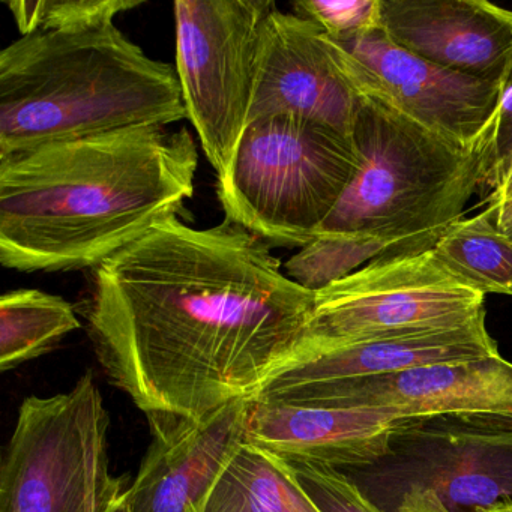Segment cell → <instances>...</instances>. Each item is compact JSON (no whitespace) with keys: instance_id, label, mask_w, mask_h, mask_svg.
Returning a JSON list of instances; mask_svg holds the SVG:
<instances>
[{"instance_id":"obj_16","label":"cell","mask_w":512,"mask_h":512,"mask_svg":"<svg viewBox=\"0 0 512 512\" xmlns=\"http://www.w3.org/2000/svg\"><path fill=\"white\" fill-rule=\"evenodd\" d=\"M193 512H320L277 455L245 442Z\"/></svg>"},{"instance_id":"obj_26","label":"cell","mask_w":512,"mask_h":512,"mask_svg":"<svg viewBox=\"0 0 512 512\" xmlns=\"http://www.w3.org/2000/svg\"><path fill=\"white\" fill-rule=\"evenodd\" d=\"M506 200H512V166L508 173H506L503 181L500 182L499 187L491 193L490 205L506 202Z\"/></svg>"},{"instance_id":"obj_12","label":"cell","mask_w":512,"mask_h":512,"mask_svg":"<svg viewBox=\"0 0 512 512\" xmlns=\"http://www.w3.org/2000/svg\"><path fill=\"white\" fill-rule=\"evenodd\" d=\"M251 401L200 419L148 413L152 442L127 490L131 512H193L244 445Z\"/></svg>"},{"instance_id":"obj_4","label":"cell","mask_w":512,"mask_h":512,"mask_svg":"<svg viewBox=\"0 0 512 512\" xmlns=\"http://www.w3.org/2000/svg\"><path fill=\"white\" fill-rule=\"evenodd\" d=\"M344 74L359 94L352 133L359 166L316 238L376 239L391 245L389 256L430 251L484 187L491 134L473 146L449 142Z\"/></svg>"},{"instance_id":"obj_22","label":"cell","mask_w":512,"mask_h":512,"mask_svg":"<svg viewBox=\"0 0 512 512\" xmlns=\"http://www.w3.org/2000/svg\"><path fill=\"white\" fill-rule=\"evenodd\" d=\"M289 464L320 512H382L340 469L304 461Z\"/></svg>"},{"instance_id":"obj_9","label":"cell","mask_w":512,"mask_h":512,"mask_svg":"<svg viewBox=\"0 0 512 512\" xmlns=\"http://www.w3.org/2000/svg\"><path fill=\"white\" fill-rule=\"evenodd\" d=\"M257 401L364 407L404 422L442 416L512 422V364L500 355L440 362L383 376L286 389Z\"/></svg>"},{"instance_id":"obj_11","label":"cell","mask_w":512,"mask_h":512,"mask_svg":"<svg viewBox=\"0 0 512 512\" xmlns=\"http://www.w3.org/2000/svg\"><path fill=\"white\" fill-rule=\"evenodd\" d=\"M358 106L328 34L298 14L274 10L263 31L248 124L289 113L352 139Z\"/></svg>"},{"instance_id":"obj_2","label":"cell","mask_w":512,"mask_h":512,"mask_svg":"<svg viewBox=\"0 0 512 512\" xmlns=\"http://www.w3.org/2000/svg\"><path fill=\"white\" fill-rule=\"evenodd\" d=\"M197 169L190 131L163 125L0 158V263L19 272L92 271L178 217Z\"/></svg>"},{"instance_id":"obj_17","label":"cell","mask_w":512,"mask_h":512,"mask_svg":"<svg viewBox=\"0 0 512 512\" xmlns=\"http://www.w3.org/2000/svg\"><path fill=\"white\" fill-rule=\"evenodd\" d=\"M430 251L463 286L484 296H512V244L497 229L490 208L452 224Z\"/></svg>"},{"instance_id":"obj_19","label":"cell","mask_w":512,"mask_h":512,"mask_svg":"<svg viewBox=\"0 0 512 512\" xmlns=\"http://www.w3.org/2000/svg\"><path fill=\"white\" fill-rule=\"evenodd\" d=\"M391 250V245L376 239L317 236L290 257L284 272L304 289L319 292Z\"/></svg>"},{"instance_id":"obj_5","label":"cell","mask_w":512,"mask_h":512,"mask_svg":"<svg viewBox=\"0 0 512 512\" xmlns=\"http://www.w3.org/2000/svg\"><path fill=\"white\" fill-rule=\"evenodd\" d=\"M359 158L352 139L301 116L248 124L218 178L226 220L283 247H305L349 187Z\"/></svg>"},{"instance_id":"obj_6","label":"cell","mask_w":512,"mask_h":512,"mask_svg":"<svg viewBox=\"0 0 512 512\" xmlns=\"http://www.w3.org/2000/svg\"><path fill=\"white\" fill-rule=\"evenodd\" d=\"M110 416L91 371L70 391L28 397L0 470V512H109L124 496L110 473Z\"/></svg>"},{"instance_id":"obj_10","label":"cell","mask_w":512,"mask_h":512,"mask_svg":"<svg viewBox=\"0 0 512 512\" xmlns=\"http://www.w3.org/2000/svg\"><path fill=\"white\" fill-rule=\"evenodd\" d=\"M334 46L350 77L376 89L407 118L437 136L473 146L493 133L500 98L497 83L412 55L392 43L382 26L350 43L334 41Z\"/></svg>"},{"instance_id":"obj_8","label":"cell","mask_w":512,"mask_h":512,"mask_svg":"<svg viewBox=\"0 0 512 512\" xmlns=\"http://www.w3.org/2000/svg\"><path fill=\"white\" fill-rule=\"evenodd\" d=\"M484 301L431 251L383 254L316 292L310 343L301 358L353 341L460 328L485 316Z\"/></svg>"},{"instance_id":"obj_25","label":"cell","mask_w":512,"mask_h":512,"mask_svg":"<svg viewBox=\"0 0 512 512\" xmlns=\"http://www.w3.org/2000/svg\"><path fill=\"white\" fill-rule=\"evenodd\" d=\"M488 208H490L491 214H493L497 229L512 244V200L493 203Z\"/></svg>"},{"instance_id":"obj_15","label":"cell","mask_w":512,"mask_h":512,"mask_svg":"<svg viewBox=\"0 0 512 512\" xmlns=\"http://www.w3.org/2000/svg\"><path fill=\"white\" fill-rule=\"evenodd\" d=\"M493 355H499V349L482 316L460 328L370 338L308 353L275 374L257 398L301 386L383 376L422 365Z\"/></svg>"},{"instance_id":"obj_14","label":"cell","mask_w":512,"mask_h":512,"mask_svg":"<svg viewBox=\"0 0 512 512\" xmlns=\"http://www.w3.org/2000/svg\"><path fill=\"white\" fill-rule=\"evenodd\" d=\"M404 421L364 407H314L253 400L245 442L281 460L367 466L391 452Z\"/></svg>"},{"instance_id":"obj_7","label":"cell","mask_w":512,"mask_h":512,"mask_svg":"<svg viewBox=\"0 0 512 512\" xmlns=\"http://www.w3.org/2000/svg\"><path fill=\"white\" fill-rule=\"evenodd\" d=\"M272 0H179L176 74L188 121L218 178L232 164L256 92Z\"/></svg>"},{"instance_id":"obj_24","label":"cell","mask_w":512,"mask_h":512,"mask_svg":"<svg viewBox=\"0 0 512 512\" xmlns=\"http://www.w3.org/2000/svg\"><path fill=\"white\" fill-rule=\"evenodd\" d=\"M395 512H452L433 487H413L403 494Z\"/></svg>"},{"instance_id":"obj_13","label":"cell","mask_w":512,"mask_h":512,"mask_svg":"<svg viewBox=\"0 0 512 512\" xmlns=\"http://www.w3.org/2000/svg\"><path fill=\"white\" fill-rule=\"evenodd\" d=\"M392 43L446 70L502 83L512 59V11L484 0H382Z\"/></svg>"},{"instance_id":"obj_23","label":"cell","mask_w":512,"mask_h":512,"mask_svg":"<svg viewBox=\"0 0 512 512\" xmlns=\"http://www.w3.org/2000/svg\"><path fill=\"white\" fill-rule=\"evenodd\" d=\"M512 166V59L500 83L499 106L491 133L490 160L484 187H499Z\"/></svg>"},{"instance_id":"obj_27","label":"cell","mask_w":512,"mask_h":512,"mask_svg":"<svg viewBox=\"0 0 512 512\" xmlns=\"http://www.w3.org/2000/svg\"><path fill=\"white\" fill-rule=\"evenodd\" d=\"M472 512H512V500L493 503V505L484 506V508H478Z\"/></svg>"},{"instance_id":"obj_20","label":"cell","mask_w":512,"mask_h":512,"mask_svg":"<svg viewBox=\"0 0 512 512\" xmlns=\"http://www.w3.org/2000/svg\"><path fill=\"white\" fill-rule=\"evenodd\" d=\"M22 37L112 25L121 14L142 7L140 0H5Z\"/></svg>"},{"instance_id":"obj_18","label":"cell","mask_w":512,"mask_h":512,"mask_svg":"<svg viewBox=\"0 0 512 512\" xmlns=\"http://www.w3.org/2000/svg\"><path fill=\"white\" fill-rule=\"evenodd\" d=\"M82 326L73 304L38 289H16L0 298V370L52 352Z\"/></svg>"},{"instance_id":"obj_21","label":"cell","mask_w":512,"mask_h":512,"mask_svg":"<svg viewBox=\"0 0 512 512\" xmlns=\"http://www.w3.org/2000/svg\"><path fill=\"white\" fill-rule=\"evenodd\" d=\"M293 8L338 44L350 43L382 26V0H299Z\"/></svg>"},{"instance_id":"obj_28","label":"cell","mask_w":512,"mask_h":512,"mask_svg":"<svg viewBox=\"0 0 512 512\" xmlns=\"http://www.w3.org/2000/svg\"><path fill=\"white\" fill-rule=\"evenodd\" d=\"M109 512H131L130 502H128L127 491H125L124 496L118 500L115 506L110 509Z\"/></svg>"},{"instance_id":"obj_3","label":"cell","mask_w":512,"mask_h":512,"mask_svg":"<svg viewBox=\"0 0 512 512\" xmlns=\"http://www.w3.org/2000/svg\"><path fill=\"white\" fill-rule=\"evenodd\" d=\"M185 119L176 68L113 23L25 35L0 53V158Z\"/></svg>"},{"instance_id":"obj_1","label":"cell","mask_w":512,"mask_h":512,"mask_svg":"<svg viewBox=\"0 0 512 512\" xmlns=\"http://www.w3.org/2000/svg\"><path fill=\"white\" fill-rule=\"evenodd\" d=\"M314 307L259 236L170 217L89 271L82 313L104 373L145 415L200 419L301 358Z\"/></svg>"}]
</instances>
